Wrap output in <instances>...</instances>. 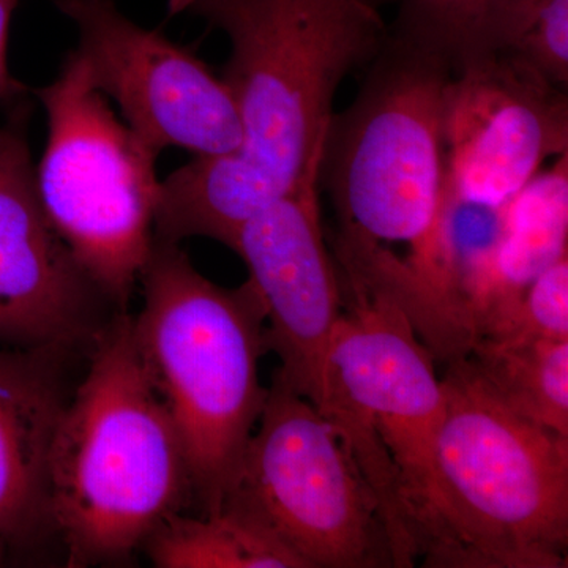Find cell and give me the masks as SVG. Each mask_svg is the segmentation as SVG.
<instances>
[{
    "mask_svg": "<svg viewBox=\"0 0 568 568\" xmlns=\"http://www.w3.org/2000/svg\"><path fill=\"white\" fill-rule=\"evenodd\" d=\"M567 227L568 153L507 204L488 282L470 310L474 338L510 312L541 272L567 256Z\"/></svg>",
    "mask_w": 568,
    "mask_h": 568,
    "instance_id": "14",
    "label": "cell"
},
{
    "mask_svg": "<svg viewBox=\"0 0 568 568\" xmlns=\"http://www.w3.org/2000/svg\"><path fill=\"white\" fill-rule=\"evenodd\" d=\"M194 2L196 0H168V10H170V14L183 13V11L192 9Z\"/></svg>",
    "mask_w": 568,
    "mask_h": 568,
    "instance_id": "21",
    "label": "cell"
},
{
    "mask_svg": "<svg viewBox=\"0 0 568 568\" xmlns=\"http://www.w3.org/2000/svg\"><path fill=\"white\" fill-rule=\"evenodd\" d=\"M21 0H0V106H10L21 102L26 95V88L20 81L11 77L9 63H7V44H9V31L11 17Z\"/></svg>",
    "mask_w": 568,
    "mask_h": 568,
    "instance_id": "20",
    "label": "cell"
},
{
    "mask_svg": "<svg viewBox=\"0 0 568 568\" xmlns=\"http://www.w3.org/2000/svg\"><path fill=\"white\" fill-rule=\"evenodd\" d=\"M28 122L22 100L0 122V343L61 349L102 331L104 295L44 215Z\"/></svg>",
    "mask_w": 568,
    "mask_h": 568,
    "instance_id": "11",
    "label": "cell"
},
{
    "mask_svg": "<svg viewBox=\"0 0 568 568\" xmlns=\"http://www.w3.org/2000/svg\"><path fill=\"white\" fill-rule=\"evenodd\" d=\"M233 252L264 306L268 351L282 362L276 375L313 403L343 313L342 282L321 222L320 175L246 220Z\"/></svg>",
    "mask_w": 568,
    "mask_h": 568,
    "instance_id": "12",
    "label": "cell"
},
{
    "mask_svg": "<svg viewBox=\"0 0 568 568\" xmlns=\"http://www.w3.org/2000/svg\"><path fill=\"white\" fill-rule=\"evenodd\" d=\"M440 381L433 567H566L568 437L504 405L467 357Z\"/></svg>",
    "mask_w": 568,
    "mask_h": 568,
    "instance_id": "6",
    "label": "cell"
},
{
    "mask_svg": "<svg viewBox=\"0 0 568 568\" xmlns=\"http://www.w3.org/2000/svg\"><path fill=\"white\" fill-rule=\"evenodd\" d=\"M7 547H9V545H7V541L3 540L2 537H0V560H2V555L3 552H6Z\"/></svg>",
    "mask_w": 568,
    "mask_h": 568,
    "instance_id": "22",
    "label": "cell"
},
{
    "mask_svg": "<svg viewBox=\"0 0 568 568\" xmlns=\"http://www.w3.org/2000/svg\"><path fill=\"white\" fill-rule=\"evenodd\" d=\"M140 282L138 354L181 439L201 515L219 514L267 398L264 306L250 280L220 286L179 244L159 239Z\"/></svg>",
    "mask_w": 568,
    "mask_h": 568,
    "instance_id": "4",
    "label": "cell"
},
{
    "mask_svg": "<svg viewBox=\"0 0 568 568\" xmlns=\"http://www.w3.org/2000/svg\"><path fill=\"white\" fill-rule=\"evenodd\" d=\"M55 347L0 351V537L28 545L51 525L48 463L67 399Z\"/></svg>",
    "mask_w": 568,
    "mask_h": 568,
    "instance_id": "13",
    "label": "cell"
},
{
    "mask_svg": "<svg viewBox=\"0 0 568 568\" xmlns=\"http://www.w3.org/2000/svg\"><path fill=\"white\" fill-rule=\"evenodd\" d=\"M444 151V201L507 207L568 153V93L508 51L470 63L447 88Z\"/></svg>",
    "mask_w": 568,
    "mask_h": 568,
    "instance_id": "10",
    "label": "cell"
},
{
    "mask_svg": "<svg viewBox=\"0 0 568 568\" xmlns=\"http://www.w3.org/2000/svg\"><path fill=\"white\" fill-rule=\"evenodd\" d=\"M540 0H396L388 32L458 73L507 51Z\"/></svg>",
    "mask_w": 568,
    "mask_h": 568,
    "instance_id": "15",
    "label": "cell"
},
{
    "mask_svg": "<svg viewBox=\"0 0 568 568\" xmlns=\"http://www.w3.org/2000/svg\"><path fill=\"white\" fill-rule=\"evenodd\" d=\"M395 2L196 0L189 11L230 40L222 80L242 142L162 181L155 237H205L233 250L246 220L320 175L336 92L383 48L384 9Z\"/></svg>",
    "mask_w": 568,
    "mask_h": 568,
    "instance_id": "1",
    "label": "cell"
},
{
    "mask_svg": "<svg viewBox=\"0 0 568 568\" xmlns=\"http://www.w3.org/2000/svg\"><path fill=\"white\" fill-rule=\"evenodd\" d=\"M257 424L222 510L301 568L395 567L375 497L338 433L276 373Z\"/></svg>",
    "mask_w": 568,
    "mask_h": 568,
    "instance_id": "8",
    "label": "cell"
},
{
    "mask_svg": "<svg viewBox=\"0 0 568 568\" xmlns=\"http://www.w3.org/2000/svg\"><path fill=\"white\" fill-rule=\"evenodd\" d=\"M568 342V257H560L526 287L518 304L477 339Z\"/></svg>",
    "mask_w": 568,
    "mask_h": 568,
    "instance_id": "18",
    "label": "cell"
},
{
    "mask_svg": "<svg viewBox=\"0 0 568 568\" xmlns=\"http://www.w3.org/2000/svg\"><path fill=\"white\" fill-rule=\"evenodd\" d=\"M343 313L312 405L338 433L375 497L395 567L435 564V443L446 394L435 354L399 298L361 265L335 260Z\"/></svg>",
    "mask_w": 568,
    "mask_h": 568,
    "instance_id": "2",
    "label": "cell"
},
{
    "mask_svg": "<svg viewBox=\"0 0 568 568\" xmlns=\"http://www.w3.org/2000/svg\"><path fill=\"white\" fill-rule=\"evenodd\" d=\"M466 357L504 405L568 437V342L480 338Z\"/></svg>",
    "mask_w": 568,
    "mask_h": 568,
    "instance_id": "16",
    "label": "cell"
},
{
    "mask_svg": "<svg viewBox=\"0 0 568 568\" xmlns=\"http://www.w3.org/2000/svg\"><path fill=\"white\" fill-rule=\"evenodd\" d=\"M39 99L48 121L36 166L41 207L84 274L123 313L155 242L160 153L114 114L77 50Z\"/></svg>",
    "mask_w": 568,
    "mask_h": 568,
    "instance_id": "7",
    "label": "cell"
},
{
    "mask_svg": "<svg viewBox=\"0 0 568 568\" xmlns=\"http://www.w3.org/2000/svg\"><path fill=\"white\" fill-rule=\"evenodd\" d=\"M142 545L162 568H301L263 530L226 510L200 517L175 511Z\"/></svg>",
    "mask_w": 568,
    "mask_h": 568,
    "instance_id": "17",
    "label": "cell"
},
{
    "mask_svg": "<svg viewBox=\"0 0 568 568\" xmlns=\"http://www.w3.org/2000/svg\"><path fill=\"white\" fill-rule=\"evenodd\" d=\"M354 102L332 115L320 186L342 230L379 245L403 244L406 267L433 297L444 282L439 222L446 185L444 106L454 70L388 32L365 67Z\"/></svg>",
    "mask_w": 568,
    "mask_h": 568,
    "instance_id": "5",
    "label": "cell"
},
{
    "mask_svg": "<svg viewBox=\"0 0 568 568\" xmlns=\"http://www.w3.org/2000/svg\"><path fill=\"white\" fill-rule=\"evenodd\" d=\"M48 463L51 525L73 567L129 558L190 489L181 439L119 315L97 334Z\"/></svg>",
    "mask_w": 568,
    "mask_h": 568,
    "instance_id": "3",
    "label": "cell"
},
{
    "mask_svg": "<svg viewBox=\"0 0 568 568\" xmlns=\"http://www.w3.org/2000/svg\"><path fill=\"white\" fill-rule=\"evenodd\" d=\"M80 33L92 82L153 151L194 159L237 151L242 126L230 89L192 50L129 20L112 0H54Z\"/></svg>",
    "mask_w": 568,
    "mask_h": 568,
    "instance_id": "9",
    "label": "cell"
},
{
    "mask_svg": "<svg viewBox=\"0 0 568 568\" xmlns=\"http://www.w3.org/2000/svg\"><path fill=\"white\" fill-rule=\"evenodd\" d=\"M507 51L567 91L568 0H540Z\"/></svg>",
    "mask_w": 568,
    "mask_h": 568,
    "instance_id": "19",
    "label": "cell"
}]
</instances>
